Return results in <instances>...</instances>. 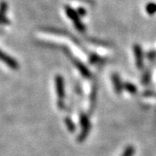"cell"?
<instances>
[{
    "label": "cell",
    "instance_id": "obj_6",
    "mask_svg": "<svg viewBox=\"0 0 156 156\" xmlns=\"http://www.w3.org/2000/svg\"><path fill=\"white\" fill-rule=\"evenodd\" d=\"M111 79L115 92L116 93L117 95H121L122 93L123 89H124V83H122L120 76L117 75V74H113Z\"/></svg>",
    "mask_w": 156,
    "mask_h": 156
},
{
    "label": "cell",
    "instance_id": "obj_16",
    "mask_svg": "<svg viewBox=\"0 0 156 156\" xmlns=\"http://www.w3.org/2000/svg\"><path fill=\"white\" fill-rule=\"evenodd\" d=\"M76 11H77V13L79 14L80 17H81V16H85V15H86V11L84 10L83 8H79Z\"/></svg>",
    "mask_w": 156,
    "mask_h": 156
},
{
    "label": "cell",
    "instance_id": "obj_8",
    "mask_svg": "<svg viewBox=\"0 0 156 156\" xmlns=\"http://www.w3.org/2000/svg\"><path fill=\"white\" fill-rule=\"evenodd\" d=\"M0 60L2 62H4L5 64H7L12 69H18V63H17V62L15 59H13L12 57L8 56L5 52H3L2 50H0Z\"/></svg>",
    "mask_w": 156,
    "mask_h": 156
},
{
    "label": "cell",
    "instance_id": "obj_4",
    "mask_svg": "<svg viewBox=\"0 0 156 156\" xmlns=\"http://www.w3.org/2000/svg\"><path fill=\"white\" fill-rule=\"evenodd\" d=\"M135 60V65L139 69H142L144 66V57H143V51L141 46L139 44H134L133 47Z\"/></svg>",
    "mask_w": 156,
    "mask_h": 156
},
{
    "label": "cell",
    "instance_id": "obj_12",
    "mask_svg": "<svg viewBox=\"0 0 156 156\" xmlns=\"http://www.w3.org/2000/svg\"><path fill=\"white\" fill-rule=\"evenodd\" d=\"M124 89L127 92H128L129 94H131V95H134L137 92L136 86L134 83H124Z\"/></svg>",
    "mask_w": 156,
    "mask_h": 156
},
{
    "label": "cell",
    "instance_id": "obj_14",
    "mask_svg": "<svg viewBox=\"0 0 156 156\" xmlns=\"http://www.w3.org/2000/svg\"><path fill=\"white\" fill-rule=\"evenodd\" d=\"M134 153H135V149L134 146L129 145L124 149L122 156H134Z\"/></svg>",
    "mask_w": 156,
    "mask_h": 156
},
{
    "label": "cell",
    "instance_id": "obj_7",
    "mask_svg": "<svg viewBox=\"0 0 156 156\" xmlns=\"http://www.w3.org/2000/svg\"><path fill=\"white\" fill-rule=\"evenodd\" d=\"M97 93H98V89L96 83L92 85L90 95H89V112H93L95 108V104H96V100H97Z\"/></svg>",
    "mask_w": 156,
    "mask_h": 156
},
{
    "label": "cell",
    "instance_id": "obj_3",
    "mask_svg": "<svg viewBox=\"0 0 156 156\" xmlns=\"http://www.w3.org/2000/svg\"><path fill=\"white\" fill-rule=\"evenodd\" d=\"M64 11H65L67 17L72 21L75 28L79 32H82V33L85 32L86 31V26H85L83 23L81 21V17L77 13V11L74 10L71 6L69 5H65Z\"/></svg>",
    "mask_w": 156,
    "mask_h": 156
},
{
    "label": "cell",
    "instance_id": "obj_13",
    "mask_svg": "<svg viewBox=\"0 0 156 156\" xmlns=\"http://www.w3.org/2000/svg\"><path fill=\"white\" fill-rule=\"evenodd\" d=\"M146 11L148 15L153 16L156 13V3H148L147 5H146Z\"/></svg>",
    "mask_w": 156,
    "mask_h": 156
},
{
    "label": "cell",
    "instance_id": "obj_2",
    "mask_svg": "<svg viewBox=\"0 0 156 156\" xmlns=\"http://www.w3.org/2000/svg\"><path fill=\"white\" fill-rule=\"evenodd\" d=\"M79 118H80L81 132H80V134L78 135L77 140L79 142H83L89 136V132L91 130V122H90L89 115L87 114L83 113V112L80 113Z\"/></svg>",
    "mask_w": 156,
    "mask_h": 156
},
{
    "label": "cell",
    "instance_id": "obj_9",
    "mask_svg": "<svg viewBox=\"0 0 156 156\" xmlns=\"http://www.w3.org/2000/svg\"><path fill=\"white\" fill-rule=\"evenodd\" d=\"M8 10V5L5 2L0 3V23L2 24H10L9 19L6 17V11Z\"/></svg>",
    "mask_w": 156,
    "mask_h": 156
},
{
    "label": "cell",
    "instance_id": "obj_5",
    "mask_svg": "<svg viewBox=\"0 0 156 156\" xmlns=\"http://www.w3.org/2000/svg\"><path fill=\"white\" fill-rule=\"evenodd\" d=\"M70 58H71V61H72V63L74 64V66L77 69L78 71L80 72V74L83 77L87 78V79H89V78L91 77V72L89 71V69L87 68V66L84 64L83 62H82L79 59L72 57V56H70Z\"/></svg>",
    "mask_w": 156,
    "mask_h": 156
},
{
    "label": "cell",
    "instance_id": "obj_15",
    "mask_svg": "<svg viewBox=\"0 0 156 156\" xmlns=\"http://www.w3.org/2000/svg\"><path fill=\"white\" fill-rule=\"evenodd\" d=\"M147 57H148V59H150V60H153V59H155L156 58V51H150L148 54H147Z\"/></svg>",
    "mask_w": 156,
    "mask_h": 156
},
{
    "label": "cell",
    "instance_id": "obj_10",
    "mask_svg": "<svg viewBox=\"0 0 156 156\" xmlns=\"http://www.w3.org/2000/svg\"><path fill=\"white\" fill-rule=\"evenodd\" d=\"M64 122H65V125L67 127L68 130L70 132V133H75L76 131V125H75V122H73V120L70 118V117L66 116L65 119H64Z\"/></svg>",
    "mask_w": 156,
    "mask_h": 156
},
{
    "label": "cell",
    "instance_id": "obj_11",
    "mask_svg": "<svg viewBox=\"0 0 156 156\" xmlns=\"http://www.w3.org/2000/svg\"><path fill=\"white\" fill-rule=\"evenodd\" d=\"M151 78H152V73H151L150 69H147L145 72L142 75V78H141V82L144 85H147L151 82Z\"/></svg>",
    "mask_w": 156,
    "mask_h": 156
},
{
    "label": "cell",
    "instance_id": "obj_1",
    "mask_svg": "<svg viewBox=\"0 0 156 156\" xmlns=\"http://www.w3.org/2000/svg\"><path fill=\"white\" fill-rule=\"evenodd\" d=\"M55 86H56V95H57V107L60 109L65 108V84H64V78L61 75H57L55 77Z\"/></svg>",
    "mask_w": 156,
    "mask_h": 156
}]
</instances>
